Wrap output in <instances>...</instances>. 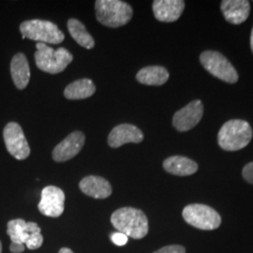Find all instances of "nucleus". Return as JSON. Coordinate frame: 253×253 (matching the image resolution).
<instances>
[{
  "mask_svg": "<svg viewBox=\"0 0 253 253\" xmlns=\"http://www.w3.org/2000/svg\"><path fill=\"white\" fill-rule=\"evenodd\" d=\"M111 222L118 232L133 239L144 238L149 230L146 215L137 208H119L112 214Z\"/></svg>",
  "mask_w": 253,
  "mask_h": 253,
  "instance_id": "nucleus-1",
  "label": "nucleus"
},
{
  "mask_svg": "<svg viewBox=\"0 0 253 253\" xmlns=\"http://www.w3.org/2000/svg\"><path fill=\"white\" fill-rule=\"evenodd\" d=\"M252 138L253 128L247 121L232 119L220 127L217 143L223 150L237 151L249 145Z\"/></svg>",
  "mask_w": 253,
  "mask_h": 253,
  "instance_id": "nucleus-2",
  "label": "nucleus"
},
{
  "mask_svg": "<svg viewBox=\"0 0 253 253\" xmlns=\"http://www.w3.org/2000/svg\"><path fill=\"white\" fill-rule=\"evenodd\" d=\"M96 18L105 27H123L133 15V9L129 4L120 0H97L95 2Z\"/></svg>",
  "mask_w": 253,
  "mask_h": 253,
  "instance_id": "nucleus-3",
  "label": "nucleus"
},
{
  "mask_svg": "<svg viewBox=\"0 0 253 253\" xmlns=\"http://www.w3.org/2000/svg\"><path fill=\"white\" fill-rule=\"evenodd\" d=\"M36 48L37 67L44 73L51 74L62 73L73 60L72 53L63 47L55 50L45 43L38 42Z\"/></svg>",
  "mask_w": 253,
  "mask_h": 253,
  "instance_id": "nucleus-4",
  "label": "nucleus"
},
{
  "mask_svg": "<svg viewBox=\"0 0 253 253\" xmlns=\"http://www.w3.org/2000/svg\"><path fill=\"white\" fill-rule=\"evenodd\" d=\"M20 31L23 39H29L42 43L59 44L65 39L63 32L58 27L45 20L34 19L21 24Z\"/></svg>",
  "mask_w": 253,
  "mask_h": 253,
  "instance_id": "nucleus-5",
  "label": "nucleus"
},
{
  "mask_svg": "<svg viewBox=\"0 0 253 253\" xmlns=\"http://www.w3.org/2000/svg\"><path fill=\"white\" fill-rule=\"evenodd\" d=\"M184 220L204 231L216 230L221 224V217L214 208L202 204H191L183 209Z\"/></svg>",
  "mask_w": 253,
  "mask_h": 253,
  "instance_id": "nucleus-6",
  "label": "nucleus"
},
{
  "mask_svg": "<svg viewBox=\"0 0 253 253\" xmlns=\"http://www.w3.org/2000/svg\"><path fill=\"white\" fill-rule=\"evenodd\" d=\"M200 62L208 73L221 81L235 84L238 73L235 67L222 54L217 51H205L200 55Z\"/></svg>",
  "mask_w": 253,
  "mask_h": 253,
  "instance_id": "nucleus-7",
  "label": "nucleus"
},
{
  "mask_svg": "<svg viewBox=\"0 0 253 253\" xmlns=\"http://www.w3.org/2000/svg\"><path fill=\"white\" fill-rule=\"evenodd\" d=\"M7 150L18 161L26 160L30 155V147L22 126L16 122H9L3 130Z\"/></svg>",
  "mask_w": 253,
  "mask_h": 253,
  "instance_id": "nucleus-8",
  "label": "nucleus"
},
{
  "mask_svg": "<svg viewBox=\"0 0 253 253\" xmlns=\"http://www.w3.org/2000/svg\"><path fill=\"white\" fill-rule=\"evenodd\" d=\"M40 212L46 217H58L65 209V193L55 186H47L42 191V197L38 206Z\"/></svg>",
  "mask_w": 253,
  "mask_h": 253,
  "instance_id": "nucleus-9",
  "label": "nucleus"
},
{
  "mask_svg": "<svg viewBox=\"0 0 253 253\" xmlns=\"http://www.w3.org/2000/svg\"><path fill=\"white\" fill-rule=\"evenodd\" d=\"M204 115V105L200 100L190 102L177 111L172 118V126L178 131H188L199 124Z\"/></svg>",
  "mask_w": 253,
  "mask_h": 253,
  "instance_id": "nucleus-10",
  "label": "nucleus"
},
{
  "mask_svg": "<svg viewBox=\"0 0 253 253\" xmlns=\"http://www.w3.org/2000/svg\"><path fill=\"white\" fill-rule=\"evenodd\" d=\"M85 136L82 131H73L53 150V160L56 163H65L74 158L84 145Z\"/></svg>",
  "mask_w": 253,
  "mask_h": 253,
  "instance_id": "nucleus-11",
  "label": "nucleus"
},
{
  "mask_svg": "<svg viewBox=\"0 0 253 253\" xmlns=\"http://www.w3.org/2000/svg\"><path fill=\"white\" fill-rule=\"evenodd\" d=\"M144 140V133L138 126L131 124H120L115 126L108 136V145L118 148L128 143L139 144Z\"/></svg>",
  "mask_w": 253,
  "mask_h": 253,
  "instance_id": "nucleus-12",
  "label": "nucleus"
},
{
  "mask_svg": "<svg viewBox=\"0 0 253 253\" xmlns=\"http://www.w3.org/2000/svg\"><path fill=\"white\" fill-rule=\"evenodd\" d=\"M154 15L157 20L164 23L177 21L185 9L182 0H155L152 5Z\"/></svg>",
  "mask_w": 253,
  "mask_h": 253,
  "instance_id": "nucleus-13",
  "label": "nucleus"
},
{
  "mask_svg": "<svg viewBox=\"0 0 253 253\" xmlns=\"http://www.w3.org/2000/svg\"><path fill=\"white\" fill-rule=\"evenodd\" d=\"M79 188L83 193L94 199H106L112 194V186L108 181L101 176L88 175L84 177Z\"/></svg>",
  "mask_w": 253,
  "mask_h": 253,
  "instance_id": "nucleus-14",
  "label": "nucleus"
},
{
  "mask_svg": "<svg viewBox=\"0 0 253 253\" xmlns=\"http://www.w3.org/2000/svg\"><path fill=\"white\" fill-rule=\"evenodd\" d=\"M220 8L227 22L233 25L244 23L251 12V4L247 0H224Z\"/></svg>",
  "mask_w": 253,
  "mask_h": 253,
  "instance_id": "nucleus-15",
  "label": "nucleus"
},
{
  "mask_svg": "<svg viewBox=\"0 0 253 253\" xmlns=\"http://www.w3.org/2000/svg\"><path fill=\"white\" fill-rule=\"evenodd\" d=\"M10 74L15 86L25 89L30 80V68L27 56L22 53L15 54L10 62Z\"/></svg>",
  "mask_w": 253,
  "mask_h": 253,
  "instance_id": "nucleus-16",
  "label": "nucleus"
},
{
  "mask_svg": "<svg viewBox=\"0 0 253 253\" xmlns=\"http://www.w3.org/2000/svg\"><path fill=\"white\" fill-rule=\"evenodd\" d=\"M163 168L173 175L188 176L198 171V164L187 157L172 156L163 162Z\"/></svg>",
  "mask_w": 253,
  "mask_h": 253,
  "instance_id": "nucleus-17",
  "label": "nucleus"
},
{
  "mask_svg": "<svg viewBox=\"0 0 253 253\" xmlns=\"http://www.w3.org/2000/svg\"><path fill=\"white\" fill-rule=\"evenodd\" d=\"M169 72L162 66H148L136 74V80L146 85H163L169 79Z\"/></svg>",
  "mask_w": 253,
  "mask_h": 253,
  "instance_id": "nucleus-18",
  "label": "nucleus"
},
{
  "mask_svg": "<svg viewBox=\"0 0 253 253\" xmlns=\"http://www.w3.org/2000/svg\"><path fill=\"white\" fill-rule=\"evenodd\" d=\"M96 86L90 79L84 78L70 84L64 91V96L68 100H84L93 96Z\"/></svg>",
  "mask_w": 253,
  "mask_h": 253,
  "instance_id": "nucleus-19",
  "label": "nucleus"
},
{
  "mask_svg": "<svg viewBox=\"0 0 253 253\" xmlns=\"http://www.w3.org/2000/svg\"><path fill=\"white\" fill-rule=\"evenodd\" d=\"M68 30L73 37V40L82 47L85 49H92L95 46V41L93 37L87 32L84 25L77 19H69Z\"/></svg>",
  "mask_w": 253,
  "mask_h": 253,
  "instance_id": "nucleus-20",
  "label": "nucleus"
},
{
  "mask_svg": "<svg viewBox=\"0 0 253 253\" xmlns=\"http://www.w3.org/2000/svg\"><path fill=\"white\" fill-rule=\"evenodd\" d=\"M24 245L28 250H38L43 243V236L42 235L41 228L36 222H27L24 232Z\"/></svg>",
  "mask_w": 253,
  "mask_h": 253,
  "instance_id": "nucleus-21",
  "label": "nucleus"
},
{
  "mask_svg": "<svg viewBox=\"0 0 253 253\" xmlns=\"http://www.w3.org/2000/svg\"><path fill=\"white\" fill-rule=\"evenodd\" d=\"M27 226V221L22 218L9 220L7 226V235H9L11 243L23 244L24 232Z\"/></svg>",
  "mask_w": 253,
  "mask_h": 253,
  "instance_id": "nucleus-22",
  "label": "nucleus"
},
{
  "mask_svg": "<svg viewBox=\"0 0 253 253\" xmlns=\"http://www.w3.org/2000/svg\"><path fill=\"white\" fill-rule=\"evenodd\" d=\"M153 253H186V249L180 245H170L163 247Z\"/></svg>",
  "mask_w": 253,
  "mask_h": 253,
  "instance_id": "nucleus-23",
  "label": "nucleus"
},
{
  "mask_svg": "<svg viewBox=\"0 0 253 253\" xmlns=\"http://www.w3.org/2000/svg\"><path fill=\"white\" fill-rule=\"evenodd\" d=\"M242 175L248 183L253 184V162L245 165L242 170Z\"/></svg>",
  "mask_w": 253,
  "mask_h": 253,
  "instance_id": "nucleus-24",
  "label": "nucleus"
},
{
  "mask_svg": "<svg viewBox=\"0 0 253 253\" xmlns=\"http://www.w3.org/2000/svg\"><path fill=\"white\" fill-rule=\"evenodd\" d=\"M111 240L113 241L114 244L118 245V246H124L127 242V236L122 233H114L111 235Z\"/></svg>",
  "mask_w": 253,
  "mask_h": 253,
  "instance_id": "nucleus-25",
  "label": "nucleus"
},
{
  "mask_svg": "<svg viewBox=\"0 0 253 253\" xmlns=\"http://www.w3.org/2000/svg\"><path fill=\"white\" fill-rule=\"evenodd\" d=\"M26 249V246L23 244L11 243L9 246V251L12 253H22Z\"/></svg>",
  "mask_w": 253,
  "mask_h": 253,
  "instance_id": "nucleus-26",
  "label": "nucleus"
},
{
  "mask_svg": "<svg viewBox=\"0 0 253 253\" xmlns=\"http://www.w3.org/2000/svg\"><path fill=\"white\" fill-rule=\"evenodd\" d=\"M73 253L72 250H70V249H68V248H62L60 251H59V253Z\"/></svg>",
  "mask_w": 253,
  "mask_h": 253,
  "instance_id": "nucleus-27",
  "label": "nucleus"
},
{
  "mask_svg": "<svg viewBox=\"0 0 253 253\" xmlns=\"http://www.w3.org/2000/svg\"><path fill=\"white\" fill-rule=\"evenodd\" d=\"M251 47H252V51L253 53V27L252 30V35H251Z\"/></svg>",
  "mask_w": 253,
  "mask_h": 253,
  "instance_id": "nucleus-28",
  "label": "nucleus"
},
{
  "mask_svg": "<svg viewBox=\"0 0 253 253\" xmlns=\"http://www.w3.org/2000/svg\"><path fill=\"white\" fill-rule=\"evenodd\" d=\"M0 253H2V243L0 241Z\"/></svg>",
  "mask_w": 253,
  "mask_h": 253,
  "instance_id": "nucleus-29",
  "label": "nucleus"
}]
</instances>
